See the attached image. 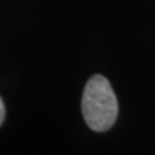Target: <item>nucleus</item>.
Segmentation results:
<instances>
[{"label": "nucleus", "mask_w": 155, "mask_h": 155, "mask_svg": "<svg viewBox=\"0 0 155 155\" xmlns=\"http://www.w3.org/2000/svg\"><path fill=\"white\" fill-rule=\"evenodd\" d=\"M82 114L92 131L104 132L114 127L118 116V101L105 76L95 75L88 81L82 95Z\"/></svg>", "instance_id": "obj_1"}, {"label": "nucleus", "mask_w": 155, "mask_h": 155, "mask_svg": "<svg viewBox=\"0 0 155 155\" xmlns=\"http://www.w3.org/2000/svg\"><path fill=\"white\" fill-rule=\"evenodd\" d=\"M5 115H6L5 105H3V101H2V98H0V125H2L3 121H5Z\"/></svg>", "instance_id": "obj_2"}]
</instances>
